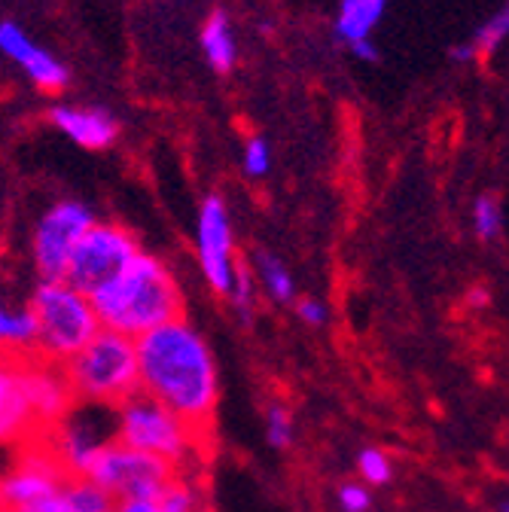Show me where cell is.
Masks as SVG:
<instances>
[{
	"mask_svg": "<svg viewBox=\"0 0 509 512\" xmlns=\"http://www.w3.org/2000/svg\"><path fill=\"white\" fill-rule=\"evenodd\" d=\"M500 512H509V500H506V503H500Z\"/></svg>",
	"mask_w": 509,
	"mask_h": 512,
	"instance_id": "obj_34",
	"label": "cell"
},
{
	"mask_svg": "<svg viewBox=\"0 0 509 512\" xmlns=\"http://www.w3.org/2000/svg\"><path fill=\"white\" fill-rule=\"evenodd\" d=\"M138 253L141 247L132 229L113 220H95L71 256L65 281H71L83 293H95L101 284H107L113 275L129 266Z\"/></svg>",
	"mask_w": 509,
	"mask_h": 512,
	"instance_id": "obj_8",
	"label": "cell"
},
{
	"mask_svg": "<svg viewBox=\"0 0 509 512\" xmlns=\"http://www.w3.org/2000/svg\"><path fill=\"white\" fill-rule=\"evenodd\" d=\"M135 348L141 391L205 433L220 403V369L205 333L183 314L135 339Z\"/></svg>",
	"mask_w": 509,
	"mask_h": 512,
	"instance_id": "obj_1",
	"label": "cell"
},
{
	"mask_svg": "<svg viewBox=\"0 0 509 512\" xmlns=\"http://www.w3.org/2000/svg\"><path fill=\"white\" fill-rule=\"evenodd\" d=\"M68 476H86L89 464L113 436V409L77 403L49 433L40 436Z\"/></svg>",
	"mask_w": 509,
	"mask_h": 512,
	"instance_id": "obj_9",
	"label": "cell"
},
{
	"mask_svg": "<svg viewBox=\"0 0 509 512\" xmlns=\"http://www.w3.org/2000/svg\"><path fill=\"white\" fill-rule=\"evenodd\" d=\"M28 311L34 317V354L58 366H65L101 330L89 293L65 278L40 281L28 299Z\"/></svg>",
	"mask_w": 509,
	"mask_h": 512,
	"instance_id": "obj_3",
	"label": "cell"
},
{
	"mask_svg": "<svg viewBox=\"0 0 509 512\" xmlns=\"http://www.w3.org/2000/svg\"><path fill=\"white\" fill-rule=\"evenodd\" d=\"M272 162H275V156H272V147H269V141L263 135H247L244 138V144H241V171H244V177H250V180L269 177Z\"/></svg>",
	"mask_w": 509,
	"mask_h": 512,
	"instance_id": "obj_23",
	"label": "cell"
},
{
	"mask_svg": "<svg viewBox=\"0 0 509 512\" xmlns=\"http://www.w3.org/2000/svg\"><path fill=\"white\" fill-rule=\"evenodd\" d=\"M296 317L308 327H321V324H327V305L321 299H299L296 302Z\"/></svg>",
	"mask_w": 509,
	"mask_h": 512,
	"instance_id": "obj_29",
	"label": "cell"
},
{
	"mask_svg": "<svg viewBox=\"0 0 509 512\" xmlns=\"http://www.w3.org/2000/svg\"><path fill=\"white\" fill-rule=\"evenodd\" d=\"M0 55L28 77L40 92L58 95L71 86V68L61 61L52 49L37 43L19 22L4 19L0 22Z\"/></svg>",
	"mask_w": 509,
	"mask_h": 512,
	"instance_id": "obj_13",
	"label": "cell"
},
{
	"mask_svg": "<svg viewBox=\"0 0 509 512\" xmlns=\"http://www.w3.org/2000/svg\"><path fill=\"white\" fill-rule=\"evenodd\" d=\"M391 0H339L333 13V37L345 49L363 40H375L378 25L385 22Z\"/></svg>",
	"mask_w": 509,
	"mask_h": 512,
	"instance_id": "obj_16",
	"label": "cell"
},
{
	"mask_svg": "<svg viewBox=\"0 0 509 512\" xmlns=\"http://www.w3.org/2000/svg\"><path fill=\"white\" fill-rule=\"evenodd\" d=\"M165 512H208V488L199 479V467H180L156 494Z\"/></svg>",
	"mask_w": 509,
	"mask_h": 512,
	"instance_id": "obj_18",
	"label": "cell"
},
{
	"mask_svg": "<svg viewBox=\"0 0 509 512\" xmlns=\"http://www.w3.org/2000/svg\"><path fill=\"white\" fill-rule=\"evenodd\" d=\"M95 220H98L95 211L77 199L52 202L37 217L34 232H31V263H34L40 281H52V278L68 275L71 256Z\"/></svg>",
	"mask_w": 509,
	"mask_h": 512,
	"instance_id": "obj_6",
	"label": "cell"
},
{
	"mask_svg": "<svg viewBox=\"0 0 509 512\" xmlns=\"http://www.w3.org/2000/svg\"><path fill=\"white\" fill-rule=\"evenodd\" d=\"M28 439H37V427L22 394V354L0 351V448Z\"/></svg>",
	"mask_w": 509,
	"mask_h": 512,
	"instance_id": "obj_15",
	"label": "cell"
},
{
	"mask_svg": "<svg viewBox=\"0 0 509 512\" xmlns=\"http://www.w3.org/2000/svg\"><path fill=\"white\" fill-rule=\"evenodd\" d=\"M113 512H165L156 497H125L113 503Z\"/></svg>",
	"mask_w": 509,
	"mask_h": 512,
	"instance_id": "obj_30",
	"label": "cell"
},
{
	"mask_svg": "<svg viewBox=\"0 0 509 512\" xmlns=\"http://www.w3.org/2000/svg\"><path fill=\"white\" fill-rule=\"evenodd\" d=\"M61 497L68 503V512H113V497L98 488L86 476H68L61 485Z\"/></svg>",
	"mask_w": 509,
	"mask_h": 512,
	"instance_id": "obj_21",
	"label": "cell"
},
{
	"mask_svg": "<svg viewBox=\"0 0 509 512\" xmlns=\"http://www.w3.org/2000/svg\"><path fill=\"white\" fill-rule=\"evenodd\" d=\"M473 229L482 241H494L503 229V208L497 196H479L473 205Z\"/></svg>",
	"mask_w": 509,
	"mask_h": 512,
	"instance_id": "obj_25",
	"label": "cell"
},
{
	"mask_svg": "<svg viewBox=\"0 0 509 512\" xmlns=\"http://www.w3.org/2000/svg\"><path fill=\"white\" fill-rule=\"evenodd\" d=\"M104 330L141 339L144 333L183 317V287L156 253H138L119 275L89 293Z\"/></svg>",
	"mask_w": 509,
	"mask_h": 512,
	"instance_id": "obj_2",
	"label": "cell"
},
{
	"mask_svg": "<svg viewBox=\"0 0 509 512\" xmlns=\"http://www.w3.org/2000/svg\"><path fill=\"white\" fill-rule=\"evenodd\" d=\"M473 58H476V49L470 46V40L455 43V46L449 49V61H452V64H470Z\"/></svg>",
	"mask_w": 509,
	"mask_h": 512,
	"instance_id": "obj_33",
	"label": "cell"
},
{
	"mask_svg": "<svg viewBox=\"0 0 509 512\" xmlns=\"http://www.w3.org/2000/svg\"><path fill=\"white\" fill-rule=\"evenodd\" d=\"M348 55H351V58H357V61H363V64H375L381 52H378L375 40H363V43L348 46Z\"/></svg>",
	"mask_w": 509,
	"mask_h": 512,
	"instance_id": "obj_32",
	"label": "cell"
},
{
	"mask_svg": "<svg viewBox=\"0 0 509 512\" xmlns=\"http://www.w3.org/2000/svg\"><path fill=\"white\" fill-rule=\"evenodd\" d=\"M171 476H174L171 464L153 455H144L138 448L122 445L119 439H110L86 470V479L104 488L113 500L156 497Z\"/></svg>",
	"mask_w": 509,
	"mask_h": 512,
	"instance_id": "obj_7",
	"label": "cell"
},
{
	"mask_svg": "<svg viewBox=\"0 0 509 512\" xmlns=\"http://www.w3.org/2000/svg\"><path fill=\"white\" fill-rule=\"evenodd\" d=\"M0 351L34 354V317L28 305H13L0 299Z\"/></svg>",
	"mask_w": 509,
	"mask_h": 512,
	"instance_id": "obj_20",
	"label": "cell"
},
{
	"mask_svg": "<svg viewBox=\"0 0 509 512\" xmlns=\"http://www.w3.org/2000/svg\"><path fill=\"white\" fill-rule=\"evenodd\" d=\"M339 506H342V512H369L372 509V494H369L366 485L348 482V485L339 488Z\"/></svg>",
	"mask_w": 509,
	"mask_h": 512,
	"instance_id": "obj_28",
	"label": "cell"
},
{
	"mask_svg": "<svg viewBox=\"0 0 509 512\" xmlns=\"http://www.w3.org/2000/svg\"><path fill=\"white\" fill-rule=\"evenodd\" d=\"M49 122L71 144H77V147H83L89 153L110 150L119 141V119L107 107L61 101V104H55L49 110Z\"/></svg>",
	"mask_w": 509,
	"mask_h": 512,
	"instance_id": "obj_14",
	"label": "cell"
},
{
	"mask_svg": "<svg viewBox=\"0 0 509 512\" xmlns=\"http://www.w3.org/2000/svg\"><path fill=\"white\" fill-rule=\"evenodd\" d=\"M22 394L31 409L37 436L49 433L77 406L65 366L49 363L37 354H22Z\"/></svg>",
	"mask_w": 509,
	"mask_h": 512,
	"instance_id": "obj_12",
	"label": "cell"
},
{
	"mask_svg": "<svg viewBox=\"0 0 509 512\" xmlns=\"http://www.w3.org/2000/svg\"><path fill=\"white\" fill-rule=\"evenodd\" d=\"M65 375L77 403L116 409L122 400H129L132 394L141 391L135 339L101 327L65 363Z\"/></svg>",
	"mask_w": 509,
	"mask_h": 512,
	"instance_id": "obj_4",
	"label": "cell"
},
{
	"mask_svg": "<svg viewBox=\"0 0 509 512\" xmlns=\"http://www.w3.org/2000/svg\"><path fill=\"white\" fill-rule=\"evenodd\" d=\"M293 433H296V424H293V415L290 409H284L281 403H272L266 409V439L272 448H287L293 442Z\"/></svg>",
	"mask_w": 509,
	"mask_h": 512,
	"instance_id": "obj_26",
	"label": "cell"
},
{
	"mask_svg": "<svg viewBox=\"0 0 509 512\" xmlns=\"http://www.w3.org/2000/svg\"><path fill=\"white\" fill-rule=\"evenodd\" d=\"M199 46H202V55L211 71H217V74L235 71L241 49H238V34H235L232 16L223 7H217L205 16L202 31H199Z\"/></svg>",
	"mask_w": 509,
	"mask_h": 512,
	"instance_id": "obj_17",
	"label": "cell"
},
{
	"mask_svg": "<svg viewBox=\"0 0 509 512\" xmlns=\"http://www.w3.org/2000/svg\"><path fill=\"white\" fill-rule=\"evenodd\" d=\"M253 281H257V290L275 302H293L296 296V281L287 269V263L281 256L269 253V250H257L253 253Z\"/></svg>",
	"mask_w": 509,
	"mask_h": 512,
	"instance_id": "obj_19",
	"label": "cell"
},
{
	"mask_svg": "<svg viewBox=\"0 0 509 512\" xmlns=\"http://www.w3.org/2000/svg\"><path fill=\"white\" fill-rule=\"evenodd\" d=\"M257 296H260V290H257V281H253L250 266L238 263V269L232 275V284L226 290V299L241 314V320H250L253 317V308H257Z\"/></svg>",
	"mask_w": 509,
	"mask_h": 512,
	"instance_id": "obj_24",
	"label": "cell"
},
{
	"mask_svg": "<svg viewBox=\"0 0 509 512\" xmlns=\"http://www.w3.org/2000/svg\"><path fill=\"white\" fill-rule=\"evenodd\" d=\"M357 470L363 476V482L369 485H385L391 482V461L385 452H378V448H363V452L357 455Z\"/></svg>",
	"mask_w": 509,
	"mask_h": 512,
	"instance_id": "obj_27",
	"label": "cell"
},
{
	"mask_svg": "<svg viewBox=\"0 0 509 512\" xmlns=\"http://www.w3.org/2000/svg\"><path fill=\"white\" fill-rule=\"evenodd\" d=\"M196 260L205 284L226 296L232 275L238 269L235 253V229H232V211L220 192H208L196 211Z\"/></svg>",
	"mask_w": 509,
	"mask_h": 512,
	"instance_id": "obj_10",
	"label": "cell"
},
{
	"mask_svg": "<svg viewBox=\"0 0 509 512\" xmlns=\"http://www.w3.org/2000/svg\"><path fill=\"white\" fill-rule=\"evenodd\" d=\"M65 479L68 473L61 470L40 436L22 442L16 458L0 470V512H22L25 506L55 494Z\"/></svg>",
	"mask_w": 509,
	"mask_h": 512,
	"instance_id": "obj_11",
	"label": "cell"
},
{
	"mask_svg": "<svg viewBox=\"0 0 509 512\" xmlns=\"http://www.w3.org/2000/svg\"><path fill=\"white\" fill-rule=\"evenodd\" d=\"M22 512H68V503H65V497H61V488H58L55 494H49V497L25 506Z\"/></svg>",
	"mask_w": 509,
	"mask_h": 512,
	"instance_id": "obj_31",
	"label": "cell"
},
{
	"mask_svg": "<svg viewBox=\"0 0 509 512\" xmlns=\"http://www.w3.org/2000/svg\"><path fill=\"white\" fill-rule=\"evenodd\" d=\"M506 40H509V0H506V4H503L494 16H488V19L476 28V34L470 37V46L476 49V58H479V55L488 58V55H494Z\"/></svg>",
	"mask_w": 509,
	"mask_h": 512,
	"instance_id": "obj_22",
	"label": "cell"
},
{
	"mask_svg": "<svg viewBox=\"0 0 509 512\" xmlns=\"http://www.w3.org/2000/svg\"><path fill=\"white\" fill-rule=\"evenodd\" d=\"M113 436L122 445L171 464L174 470L199 467L202 458V430L186 424L165 403L144 391L132 394L113 409Z\"/></svg>",
	"mask_w": 509,
	"mask_h": 512,
	"instance_id": "obj_5",
	"label": "cell"
}]
</instances>
